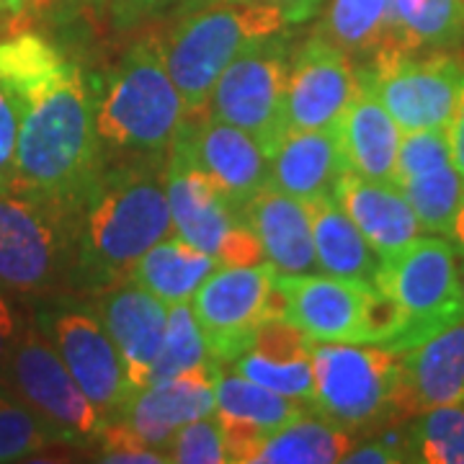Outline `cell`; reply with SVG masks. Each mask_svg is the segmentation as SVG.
<instances>
[{
  "mask_svg": "<svg viewBox=\"0 0 464 464\" xmlns=\"http://www.w3.org/2000/svg\"><path fill=\"white\" fill-rule=\"evenodd\" d=\"M0 83L18 109L16 183L81 212L106 166L93 85L39 34L0 42Z\"/></svg>",
  "mask_w": 464,
  "mask_h": 464,
  "instance_id": "1",
  "label": "cell"
},
{
  "mask_svg": "<svg viewBox=\"0 0 464 464\" xmlns=\"http://www.w3.org/2000/svg\"><path fill=\"white\" fill-rule=\"evenodd\" d=\"M173 235L166 163L106 160L78 217V276L109 289L132 276L134 264Z\"/></svg>",
  "mask_w": 464,
  "mask_h": 464,
  "instance_id": "2",
  "label": "cell"
},
{
  "mask_svg": "<svg viewBox=\"0 0 464 464\" xmlns=\"http://www.w3.org/2000/svg\"><path fill=\"white\" fill-rule=\"evenodd\" d=\"M186 103L163 57L160 36H145L96 91V127L106 160L166 163L186 127Z\"/></svg>",
  "mask_w": 464,
  "mask_h": 464,
  "instance_id": "3",
  "label": "cell"
},
{
  "mask_svg": "<svg viewBox=\"0 0 464 464\" xmlns=\"http://www.w3.org/2000/svg\"><path fill=\"white\" fill-rule=\"evenodd\" d=\"M78 217L29 186L0 188V289L50 297L81 279Z\"/></svg>",
  "mask_w": 464,
  "mask_h": 464,
  "instance_id": "4",
  "label": "cell"
},
{
  "mask_svg": "<svg viewBox=\"0 0 464 464\" xmlns=\"http://www.w3.org/2000/svg\"><path fill=\"white\" fill-rule=\"evenodd\" d=\"M289 26L284 14L266 5L188 3L186 14L160 36L168 72L188 116L207 111L217 78L237 54Z\"/></svg>",
  "mask_w": 464,
  "mask_h": 464,
  "instance_id": "5",
  "label": "cell"
},
{
  "mask_svg": "<svg viewBox=\"0 0 464 464\" xmlns=\"http://www.w3.org/2000/svg\"><path fill=\"white\" fill-rule=\"evenodd\" d=\"M286 315L313 341L395 348L402 317L377 284L328 274H279Z\"/></svg>",
  "mask_w": 464,
  "mask_h": 464,
  "instance_id": "6",
  "label": "cell"
},
{
  "mask_svg": "<svg viewBox=\"0 0 464 464\" xmlns=\"http://www.w3.org/2000/svg\"><path fill=\"white\" fill-rule=\"evenodd\" d=\"M374 284L395 302L402 333L392 351H408L464 317L459 256L441 235H418L384 256Z\"/></svg>",
  "mask_w": 464,
  "mask_h": 464,
  "instance_id": "7",
  "label": "cell"
},
{
  "mask_svg": "<svg viewBox=\"0 0 464 464\" xmlns=\"http://www.w3.org/2000/svg\"><path fill=\"white\" fill-rule=\"evenodd\" d=\"M317 413L359 431L398 418L400 351L374 343L313 341Z\"/></svg>",
  "mask_w": 464,
  "mask_h": 464,
  "instance_id": "8",
  "label": "cell"
},
{
  "mask_svg": "<svg viewBox=\"0 0 464 464\" xmlns=\"http://www.w3.org/2000/svg\"><path fill=\"white\" fill-rule=\"evenodd\" d=\"M359 75L374 88L400 132L449 130L462 96L464 60L451 52H377Z\"/></svg>",
  "mask_w": 464,
  "mask_h": 464,
  "instance_id": "9",
  "label": "cell"
},
{
  "mask_svg": "<svg viewBox=\"0 0 464 464\" xmlns=\"http://www.w3.org/2000/svg\"><path fill=\"white\" fill-rule=\"evenodd\" d=\"M204 343L217 362L246 353L258 328L284 320L286 299L279 271L264 261L256 266H217L191 297Z\"/></svg>",
  "mask_w": 464,
  "mask_h": 464,
  "instance_id": "10",
  "label": "cell"
},
{
  "mask_svg": "<svg viewBox=\"0 0 464 464\" xmlns=\"http://www.w3.org/2000/svg\"><path fill=\"white\" fill-rule=\"evenodd\" d=\"M292 50L286 32L266 36L237 54L217 78L207 111L250 134L271 158L289 132L286 78Z\"/></svg>",
  "mask_w": 464,
  "mask_h": 464,
  "instance_id": "11",
  "label": "cell"
},
{
  "mask_svg": "<svg viewBox=\"0 0 464 464\" xmlns=\"http://www.w3.org/2000/svg\"><path fill=\"white\" fill-rule=\"evenodd\" d=\"M3 384L39 415L65 444L99 441L109 420L85 398L42 325L26 323Z\"/></svg>",
  "mask_w": 464,
  "mask_h": 464,
  "instance_id": "12",
  "label": "cell"
},
{
  "mask_svg": "<svg viewBox=\"0 0 464 464\" xmlns=\"http://www.w3.org/2000/svg\"><path fill=\"white\" fill-rule=\"evenodd\" d=\"M39 325L50 335L85 398L109 423L119 420L134 395V384L99 313L67 304L54 313H44Z\"/></svg>",
  "mask_w": 464,
  "mask_h": 464,
  "instance_id": "13",
  "label": "cell"
},
{
  "mask_svg": "<svg viewBox=\"0 0 464 464\" xmlns=\"http://www.w3.org/2000/svg\"><path fill=\"white\" fill-rule=\"evenodd\" d=\"M359 88V67L351 57L315 32L292 52L286 78V124L289 132L331 130L341 121Z\"/></svg>",
  "mask_w": 464,
  "mask_h": 464,
  "instance_id": "14",
  "label": "cell"
},
{
  "mask_svg": "<svg viewBox=\"0 0 464 464\" xmlns=\"http://www.w3.org/2000/svg\"><path fill=\"white\" fill-rule=\"evenodd\" d=\"M176 148H181L237 209L268 186V155L264 148L250 134L209 111L186 119Z\"/></svg>",
  "mask_w": 464,
  "mask_h": 464,
  "instance_id": "15",
  "label": "cell"
},
{
  "mask_svg": "<svg viewBox=\"0 0 464 464\" xmlns=\"http://www.w3.org/2000/svg\"><path fill=\"white\" fill-rule=\"evenodd\" d=\"M217 374H219V362H212L209 366H201L179 377L150 382L145 387L134 390L119 420L130 426L148 447L166 454L173 433L181 426L217 411Z\"/></svg>",
  "mask_w": 464,
  "mask_h": 464,
  "instance_id": "16",
  "label": "cell"
},
{
  "mask_svg": "<svg viewBox=\"0 0 464 464\" xmlns=\"http://www.w3.org/2000/svg\"><path fill=\"white\" fill-rule=\"evenodd\" d=\"M166 194L173 232L215 258L225 235L246 219L243 209L230 204L215 181L204 176L176 145L166 158Z\"/></svg>",
  "mask_w": 464,
  "mask_h": 464,
  "instance_id": "17",
  "label": "cell"
},
{
  "mask_svg": "<svg viewBox=\"0 0 464 464\" xmlns=\"http://www.w3.org/2000/svg\"><path fill=\"white\" fill-rule=\"evenodd\" d=\"M464 402V317L400 351L398 418Z\"/></svg>",
  "mask_w": 464,
  "mask_h": 464,
  "instance_id": "18",
  "label": "cell"
},
{
  "mask_svg": "<svg viewBox=\"0 0 464 464\" xmlns=\"http://www.w3.org/2000/svg\"><path fill=\"white\" fill-rule=\"evenodd\" d=\"M96 313L124 359L134 390L150 384V372L166 335V302L127 279L103 292Z\"/></svg>",
  "mask_w": 464,
  "mask_h": 464,
  "instance_id": "19",
  "label": "cell"
},
{
  "mask_svg": "<svg viewBox=\"0 0 464 464\" xmlns=\"http://www.w3.org/2000/svg\"><path fill=\"white\" fill-rule=\"evenodd\" d=\"M343 173L346 163L338 124L331 130L286 132L282 145L268 158V186L304 204L333 197Z\"/></svg>",
  "mask_w": 464,
  "mask_h": 464,
  "instance_id": "20",
  "label": "cell"
},
{
  "mask_svg": "<svg viewBox=\"0 0 464 464\" xmlns=\"http://www.w3.org/2000/svg\"><path fill=\"white\" fill-rule=\"evenodd\" d=\"M268 264L279 274H313L317 268L313 222L304 201L266 186L243 207Z\"/></svg>",
  "mask_w": 464,
  "mask_h": 464,
  "instance_id": "21",
  "label": "cell"
},
{
  "mask_svg": "<svg viewBox=\"0 0 464 464\" xmlns=\"http://www.w3.org/2000/svg\"><path fill=\"white\" fill-rule=\"evenodd\" d=\"M338 140L346 170L372 181L395 183L402 132L362 75L353 99L338 121Z\"/></svg>",
  "mask_w": 464,
  "mask_h": 464,
  "instance_id": "22",
  "label": "cell"
},
{
  "mask_svg": "<svg viewBox=\"0 0 464 464\" xmlns=\"http://www.w3.org/2000/svg\"><path fill=\"white\" fill-rule=\"evenodd\" d=\"M333 197L382 258L408 246L423 232L398 183L372 181L346 170Z\"/></svg>",
  "mask_w": 464,
  "mask_h": 464,
  "instance_id": "23",
  "label": "cell"
},
{
  "mask_svg": "<svg viewBox=\"0 0 464 464\" xmlns=\"http://www.w3.org/2000/svg\"><path fill=\"white\" fill-rule=\"evenodd\" d=\"M307 209L313 222L317 268L328 276L374 284L382 256L369 246V240L353 225V219L346 215V209L335 201V197L310 201Z\"/></svg>",
  "mask_w": 464,
  "mask_h": 464,
  "instance_id": "24",
  "label": "cell"
},
{
  "mask_svg": "<svg viewBox=\"0 0 464 464\" xmlns=\"http://www.w3.org/2000/svg\"><path fill=\"white\" fill-rule=\"evenodd\" d=\"M219 261L215 256L197 250L181 240L176 232L155 243L134 264L132 282H137L150 295L163 299L168 307L179 302H191L201 282L215 271Z\"/></svg>",
  "mask_w": 464,
  "mask_h": 464,
  "instance_id": "25",
  "label": "cell"
},
{
  "mask_svg": "<svg viewBox=\"0 0 464 464\" xmlns=\"http://www.w3.org/2000/svg\"><path fill=\"white\" fill-rule=\"evenodd\" d=\"M462 44L464 0H392L390 34L382 50L451 52Z\"/></svg>",
  "mask_w": 464,
  "mask_h": 464,
  "instance_id": "26",
  "label": "cell"
},
{
  "mask_svg": "<svg viewBox=\"0 0 464 464\" xmlns=\"http://www.w3.org/2000/svg\"><path fill=\"white\" fill-rule=\"evenodd\" d=\"M353 447V431L323 413L307 411L292 423L264 436L250 462L258 464H331L343 462Z\"/></svg>",
  "mask_w": 464,
  "mask_h": 464,
  "instance_id": "27",
  "label": "cell"
},
{
  "mask_svg": "<svg viewBox=\"0 0 464 464\" xmlns=\"http://www.w3.org/2000/svg\"><path fill=\"white\" fill-rule=\"evenodd\" d=\"M215 400L217 415L246 420L250 426L261 429L266 436L310 411L304 405L307 400L286 398V395H279L274 390H266L261 384L250 382L248 377H243L237 372H222V369L217 374Z\"/></svg>",
  "mask_w": 464,
  "mask_h": 464,
  "instance_id": "28",
  "label": "cell"
},
{
  "mask_svg": "<svg viewBox=\"0 0 464 464\" xmlns=\"http://www.w3.org/2000/svg\"><path fill=\"white\" fill-rule=\"evenodd\" d=\"M392 18V0H333L317 32L348 57L372 60L384 47Z\"/></svg>",
  "mask_w": 464,
  "mask_h": 464,
  "instance_id": "29",
  "label": "cell"
},
{
  "mask_svg": "<svg viewBox=\"0 0 464 464\" xmlns=\"http://www.w3.org/2000/svg\"><path fill=\"white\" fill-rule=\"evenodd\" d=\"M398 186L408 204L413 207L420 230L447 237L457 209L464 199V179L459 176L454 160L405 176L400 179Z\"/></svg>",
  "mask_w": 464,
  "mask_h": 464,
  "instance_id": "30",
  "label": "cell"
},
{
  "mask_svg": "<svg viewBox=\"0 0 464 464\" xmlns=\"http://www.w3.org/2000/svg\"><path fill=\"white\" fill-rule=\"evenodd\" d=\"M408 462L464 464V402L415 415L405 433Z\"/></svg>",
  "mask_w": 464,
  "mask_h": 464,
  "instance_id": "31",
  "label": "cell"
},
{
  "mask_svg": "<svg viewBox=\"0 0 464 464\" xmlns=\"http://www.w3.org/2000/svg\"><path fill=\"white\" fill-rule=\"evenodd\" d=\"M217 362L204 343L197 315L191 310V302H179L168 307L166 335L163 346L155 356V364L150 372V382L179 377L186 372H194L201 366H209Z\"/></svg>",
  "mask_w": 464,
  "mask_h": 464,
  "instance_id": "32",
  "label": "cell"
},
{
  "mask_svg": "<svg viewBox=\"0 0 464 464\" xmlns=\"http://www.w3.org/2000/svg\"><path fill=\"white\" fill-rule=\"evenodd\" d=\"M57 441L54 431L24 400L0 392V464L29 459Z\"/></svg>",
  "mask_w": 464,
  "mask_h": 464,
  "instance_id": "33",
  "label": "cell"
},
{
  "mask_svg": "<svg viewBox=\"0 0 464 464\" xmlns=\"http://www.w3.org/2000/svg\"><path fill=\"white\" fill-rule=\"evenodd\" d=\"M235 372L248 377L250 382L261 384L266 390H274L286 398H297L313 402L315 392V374H313V359L299 362H271L253 351L240 353L235 362Z\"/></svg>",
  "mask_w": 464,
  "mask_h": 464,
  "instance_id": "34",
  "label": "cell"
},
{
  "mask_svg": "<svg viewBox=\"0 0 464 464\" xmlns=\"http://www.w3.org/2000/svg\"><path fill=\"white\" fill-rule=\"evenodd\" d=\"M166 459L176 464H225L227 447L217 413L197 418L173 433L166 447Z\"/></svg>",
  "mask_w": 464,
  "mask_h": 464,
  "instance_id": "35",
  "label": "cell"
},
{
  "mask_svg": "<svg viewBox=\"0 0 464 464\" xmlns=\"http://www.w3.org/2000/svg\"><path fill=\"white\" fill-rule=\"evenodd\" d=\"M101 462H124V464H166V454L148 447L137 433L124 426L121 420H111L99 436Z\"/></svg>",
  "mask_w": 464,
  "mask_h": 464,
  "instance_id": "36",
  "label": "cell"
},
{
  "mask_svg": "<svg viewBox=\"0 0 464 464\" xmlns=\"http://www.w3.org/2000/svg\"><path fill=\"white\" fill-rule=\"evenodd\" d=\"M18 109L14 96L0 83V188L16 181Z\"/></svg>",
  "mask_w": 464,
  "mask_h": 464,
  "instance_id": "37",
  "label": "cell"
},
{
  "mask_svg": "<svg viewBox=\"0 0 464 464\" xmlns=\"http://www.w3.org/2000/svg\"><path fill=\"white\" fill-rule=\"evenodd\" d=\"M264 248L256 237V232L250 230V225L243 219L232 227L222 246H219V253H217V261L219 266H256L264 264Z\"/></svg>",
  "mask_w": 464,
  "mask_h": 464,
  "instance_id": "38",
  "label": "cell"
},
{
  "mask_svg": "<svg viewBox=\"0 0 464 464\" xmlns=\"http://www.w3.org/2000/svg\"><path fill=\"white\" fill-rule=\"evenodd\" d=\"M343 462L348 464H395L408 462V449H405V436L402 441L395 439H380V441H369L362 447H351Z\"/></svg>",
  "mask_w": 464,
  "mask_h": 464,
  "instance_id": "39",
  "label": "cell"
},
{
  "mask_svg": "<svg viewBox=\"0 0 464 464\" xmlns=\"http://www.w3.org/2000/svg\"><path fill=\"white\" fill-rule=\"evenodd\" d=\"M176 0H109V14L119 29H130L140 21L163 14Z\"/></svg>",
  "mask_w": 464,
  "mask_h": 464,
  "instance_id": "40",
  "label": "cell"
},
{
  "mask_svg": "<svg viewBox=\"0 0 464 464\" xmlns=\"http://www.w3.org/2000/svg\"><path fill=\"white\" fill-rule=\"evenodd\" d=\"M191 3H240V5H266V8H276L284 18L295 26L313 21L323 8V0H191Z\"/></svg>",
  "mask_w": 464,
  "mask_h": 464,
  "instance_id": "41",
  "label": "cell"
},
{
  "mask_svg": "<svg viewBox=\"0 0 464 464\" xmlns=\"http://www.w3.org/2000/svg\"><path fill=\"white\" fill-rule=\"evenodd\" d=\"M24 325L26 323H21V317L14 310V304L8 302V297L0 289V384L5 380V369H8L11 353H14L18 338L24 333Z\"/></svg>",
  "mask_w": 464,
  "mask_h": 464,
  "instance_id": "42",
  "label": "cell"
},
{
  "mask_svg": "<svg viewBox=\"0 0 464 464\" xmlns=\"http://www.w3.org/2000/svg\"><path fill=\"white\" fill-rule=\"evenodd\" d=\"M449 145H451V160L459 170V176L464 179V83H462V96L457 103V111L454 119L449 124Z\"/></svg>",
  "mask_w": 464,
  "mask_h": 464,
  "instance_id": "43",
  "label": "cell"
},
{
  "mask_svg": "<svg viewBox=\"0 0 464 464\" xmlns=\"http://www.w3.org/2000/svg\"><path fill=\"white\" fill-rule=\"evenodd\" d=\"M447 240L454 246L457 250V256L464 258V199L459 204V209H457V217H454V222H451V227L447 232Z\"/></svg>",
  "mask_w": 464,
  "mask_h": 464,
  "instance_id": "44",
  "label": "cell"
},
{
  "mask_svg": "<svg viewBox=\"0 0 464 464\" xmlns=\"http://www.w3.org/2000/svg\"><path fill=\"white\" fill-rule=\"evenodd\" d=\"M26 3H29V0H0V16L24 11V5H26Z\"/></svg>",
  "mask_w": 464,
  "mask_h": 464,
  "instance_id": "45",
  "label": "cell"
},
{
  "mask_svg": "<svg viewBox=\"0 0 464 464\" xmlns=\"http://www.w3.org/2000/svg\"><path fill=\"white\" fill-rule=\"evenodd\" d=\"M459 276H462V292H464V258H459Z\"/></svg>",
  "mask_w": 464,
  "mask_h": 464,
  "instance_id": "46",
  "label": "cell"
}]
</instances>
